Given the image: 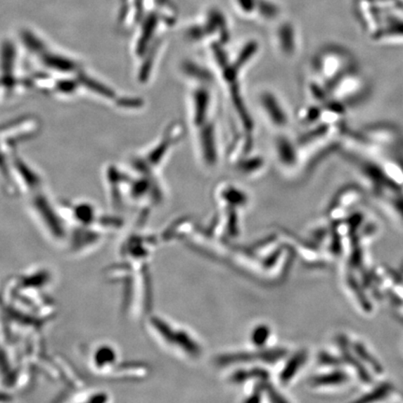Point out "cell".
Returning a JSON list of instances; mask_svg holds the SVG:
<instances>
[{
    "label": "cell",
    "instance_id": "obj_4",
    "mask_svg": "<svg viewBox=\"0 0 403 403\" xmlns=\"http://www.w3.org/2000/svg\"><path fill=\"white\" fill-rule=\"evenodd\" d=\"M370 90V82L358 65L345 73L331 87L330 100L348 108L365 100Z\"/></svg>",
    "mask_w": 403,
    "mask_h": 403
},
{
    "label": "cell",
    "instance_id": "obj_6",
    "mask_svg": "<svg viewBox=\"0 0 403 403\" xmlns=\"http://www.w3.org/2000/svg\"><path fill=\"white\" fill-rule=\"evenodd\" d=\"M365 188L358 185H348L341 188L331 203L330 213L335 219H347L359 210L367 199Z\"/></svg>",
    "mask_w": 403,
    "mask_h": 403
},
{
    "label": "cell",
    "instance_id": "obj_11",
    "mask_svg": "<svg viewBox=\"0 0 403 403\" xmlns=\"http://www.w3.org/2000/svg\"><path fill=\"white\" fill-rule=\"evenodd\" d=\"M145 13L144 0H121V22L131 27L139 24Z\"/></svg>",
    "mask_w": 403,
    "mask_h": 403
},
{
    "label": "cell",
    "instance_id": "obj_1",
    "mask_svg": "<svg viewBox=\"0 0 403 403\" xmlns=\"http://www.w3.org/2000/svg\"><path fill=\"white\" fill-rule=\"evenodd\" d=\"M352 165L362 179L368 196L393 222L403 227V187L385 178L367 162L355 161Z\"/></svg>",
    "mask_w": 403,
    "mask_h": 403
},
{
    "label": "cell",
    "instance_id": "obj_5",
    "mask_svg": "<svg viewBox=\"0 0 403 403\" xmlns=\"http://www.w3.org/2000/svg\"><path fill=\"white\" fill-rule=\"evenodd\" d=\"M234 11L248 21L262 24L279 22L282 8L276 0H231Z\"/></svg>",
    "mask_w": 403,
    "mask_h": 403
},
{
    "label": "cell",
    "instance_id": "obj_3",
    "mask_svg": "<svg viewBox=\"0 0 403 403\" xmlns=\"http://www.w3.org/2000/svg\"><path fill=\"white\" fill-rule=\"evenodd\" d=\"M186 39L210 45H225L230 38V25L224 11L216 6L207 8L185 30ZM208 45V46H210Z\"/></svg>",
    "mask_w": 403,
    "mask_h": 403
},
{
    "label": "cell",
    "instance_id": "obj_12",
    "mask_svg": "<svg viewBox=\"0 0 403 403\" xmlns=\"http://www.w3.org/2000/svg\"><path fill=\"white\" fill-rule=\"evenodd\" d=\"M264 162L262 161V158L260 157H255L253 159L245 160L243 162L242 165H237L238 167L239 172L245 174V175H250V174H254L258 172V171L262 170L264 168Z\"/></svg>",
    "mask_w": 403,
    "mask_h": 403
},
{
    "label": "cell",
    "instance_id": "obj_7",
    "mask_svg": "<svg viewBox=\"0 0 403 403\" xmlns=\"http://www.w3.org/2000/svg\"><path fill=\"white\" fill-rule=\"evenodd\" d=\"M258 104L264 118L274 129L283 132L290 124V116L281 100L270 91L260 93Z\"/></svg>",
    "mask_w": 403,
    "mask_h": 403
},
{
    "label": "cell",
    "instance_id": "obj_10",
    "mask_svg": "<svg viewBox=\"0 0 403 403\" xmlns=\"http://www.w3.org/2000/svg\"><path fill=\"white\" fill-rule=\"evenodd\" d=\"M274 155L280 167L283 168L296 167L299 164V144L298 147L286 134H279L274 141Z\"/></svg>",
    "mask_w": 403,
    "mask_h": 403
},
{
    "label": "cell",
    "instance_id": "obj_8",
    "mask_svg": "<svg viewBox=\"0 0 403 403\" xmlns=\"http://www.w3.org/2000/svg\"><path fill=\"white\" fill-rule=\"evenodd\" d=\"M371 39L380 45H403V15L398 13L388 14Z\"/></svg>",
    "mask_w": 403,
    "mask_h": 403
},
{
    "label": "cell",
    "instance_id": "obj_9",
    "mask_svg": "<svg viewBox=\"0 0 403 403\" xmlns=\"http://www.w3.org/2000/svg\"><path fill=\"white\" fill-rule=\"evenodd\" d=\"M274 38L277 51L282 56L290 57L297 53L300 46V37L298 30L293 22L279 20L274 31Z\"/></svg>",
    "mask_w": 403,
    "mask_h": 403
},
{
    "label": "cell",
    "instance_id": "obj_2",
    "mask_svg": "<svg viewBox=\"0 0 403 403\" xmlns=\"http://www.w3.org/2000/svg\"><path fill=\"white\" fill-rule=\"evenodd\" d=\"M358 67L355 56L347 48L339 45H328L316 54L313 63L314 79L331 87L348 71Z\"/></svg>",
    "mask_w": 403,
    "mask_h": 403
},
{
    "label": "cell",
    "instance_id": "obj_13",
    "mask_svg": "<svg viewBox=\"0 0 403 403\" xmlns=\"http://www.w3.org/2000/svg\"><path fill=\"white\" fill-rule=\"evenodd\" d=\"M394 313H395L396 316L398 317L399 321L402 322L403 324V307L396 308V309H394Z\"/></svg>",
    "mask_w": 403,
    "mask_h": 403
}]
</instances>
